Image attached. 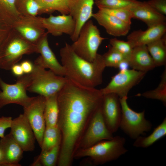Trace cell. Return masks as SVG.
<instances>
[{
	"label": "cell",
	"mask_w": 166,
	"mask_h": 166,
	"mask_svg": "<svg viewBox=\"0 0 166 166\" xmlns=\"http://www.w3.org/2000/svg\"><path fill=\"white\" fill-rule=\"evenodd\" d=\"M101 90L86 87L68 78L57 93V126L61 134L57 165L70 166L93 115L101 106Z\"/></svg>",
	"instance_id": "cell-1"
},
{
	"label": "cell",
	"mask_w": 166,
	"mask_h": 166,
	"mask_svg": "<svg viewBox=\"0 0 166 166\" xmlns=\"http://www.w3.org/2000/svg\"><path fill=\"white\" fill-rule=\"evenodd\" d=\"M60 54L67 78L89 87L95 88L102 83L106 67L102 55L98 53L94 61L89 62L78 55L67 43L60 49Z\"/></svg>",
	"instance_id": "cell-2"
},
{
	"label": "cell",
	"mask_w": 166,
	"mask_h": 166,
	"mask_svg": "<svg viewBox=\"0 0 166 166\" xmlns=\"http://www.w3.org/2000/svg\"><path fill=\"white\" fill-rule=\"evenodd\" d=\"M125 142L124 137L113 136L110 140L101 141L88 148L79 149L75 152L74 159L87 157L85 162L95 165L116 160L128 152L124 147Z\"/></svg>",
	"instance_id": "cell-3"
},
{
	"label": "cell",
	"mask_w": 166,
	"mask_h": 166,
	"mask_svg": "<svg viewBox=\"0 0 166 166\" xmlns=\"http://www.w3.org/2000/svg\"><path fill=\"white\" fill-rule=\"evenodd\" d=\"M37 53V45L24 38L12 28L0 48V68L10 70L25 54Z\"/></svg>",
	"instance_id": "cell-4"
},
{
	"label": "cell",
	"mask_w": 166,
	"mask_h": 166,
	"mask_svg": "<svg viewBox=\"0 0 166 166\" xmlns=\"http://www.w3.org/2000/svg\"><path fill=\"white\" fill-rule=\"evenodd\" d=\"M30 75L31 82L27 90L45 97L58 93L68 79L35 63Z\"/></svg>",
	"instance_id": "cell-5"
},
{
	"label": "cell",
	"mask_w": 166,
	"mask_h": 166,
	"mask_svg": "<svg viewBox=\"0 0 166 166\" xmlns=\"http://www.w3.org/2000/svg\"><path fill=\"white\" fill-rule=\"evenodd\" d=\"M105 39L101 36L99 30L93 21L89 20L81 27L77 39L71 45L79 56L93 62L98 54L100 45Z\"/></svg>",
	"instance_id": "cell-6"
},
{
	"label": "cell",
	"mask_w": 166,
	"mask_h": 166,
	"mask_svg": "<svg viewBox=\"0 0 166 166\" xmlns=\"http://www.w3.org/2000/svg\"><path fill=\"white\" fill-rule=\"evenodd\" d=\"M31 82L30 73L18 77L16 83L10 84L5 82L0 77V109L8 104H15L27 106L34 97L28 96L26 91Z\"/></svg>",
	"instance_id": "cell-7"
},
{
	"label": "cell",
	"mask_w": 166,
	"mask_h": 166,
	"mask_svg": "<svg viewBox=\"0 0 166 166\" xmlns=\"http://www.w3.org/2000/svg\"><path fill=\"white\" fill-rule=\"evenodd\" d=\"M128 97L120 98L121 115L119 128L131 138L135 139L151 129L152 125L145 117V111L137 112L128 105Z\"/></svg>",
	"instance_id": "cell-8"
},
{
	"label": "cell",
	"mask_w": 166,
	"mask_h": 166,
	"mask_svg": "<svg viewBox=\"0 0 166 166\" xmlns=\"http://www.w3.org/2000/svg\"><path fill=\"white\" fill-rule=\"evenodd\" d=\"M146 73L133 69L120 70L106 87L100 90L103 94L114 93L120 98L128 97L130 89L142 80Z\"/></svg>",
	"instance_id": "cell-9"
},
{
	"label": "cell",
	"mask_w": 166,
	"mask_h": 166,
	"mask_svg": "<svg viewBox=\"0 0 166 166\" xmlns=\"http://www.w3.org/2000/svg\"><path fill=\"white\" fill-rule=\"evenodd\" d=\"M113 137L105 123L101 106L92 117L78 150L88 148L101 141L110 140Z\"/></svg>",
	"instance_id": "cell-10"
},
{
	"label": "cell",
	"mask_w": 166,
	"mask_h": 166,
	"mask_svg": "<svg viewBox=\"0 0 166 166\" xmlns=\"http://www.w3.org/2000/svg\"><path fill=\"white\" fill-rule=\"evenodd\" d=\"M45 102V97L39 95L34 97L30 104L23 108V114L28 120L40 147L46 128L44 116Z\"/></svg>",
	"instance_id": "cell-11"
},
{
	"label": "cell",
	"mask_w": 166,
	"mask_h": 166,
	"mask_svg": "<svg viewBox=\"0 0 166 166\" xmlns=\"http://www.w3.org/2000/svg\"><path fill=\"white\" fill-rule=\"evenodd\" d=\"M10 128V133L24 152H31L34 150L35 136L23 113L12 119Z\"/></svg>",
	"instance_id": "cell-12"
},
{
	"label": "cell",
	"mask_w": 166,
	"mask_h": 166,
	"mask_svg": "<svg viewBox=\"0 0 166 166\" xmlns=\"http://www.w3.org/2000/svg\"><path fill=\"white\" fill-rule=\"evenodd\" d=\"M101 108L106 126L112 133H115L119 128L121 117L119 97L114 93L103 94Z\"/></svg>",
	"instance_id": "cell-13"
},
{
	"label": "cell",
	"mask_w": 166,
	"mask_h": 166,
	"mask_svg": "<svg viewBox=\"0 0 166 166\" xmlns=\"http://www.w3.org/2000/svg\"><path fill=\"white\" fill-rule=\"evenodd\" d=\"M12 27L26 39L36 44L46 32L37 16L21 15Z\"/></svg>",
	"instance_id": "cell-14"
},
{
	"label": "cell",
	"mask_w": 166,
	"mask_h": 166,
	"mask_svg": "<svg viewBox=\"0 0 166 166\" xmlns=\"http://www.w3.org/2000/svg\"><path fill=\"white\" fill-rule=\"evenodd\" d=\"M39 18L42 26L48 34L54 36L65 34L71 37L74 33L76 23L69 14H61L57 16L51 14L48 18L39 17Z\"/></svg>",
	"instance_id": "cell-15"
},
{
	"label": "cell",
	"mask_w": 166,
	"mask_h": 166,
	"mask_svg": "<svg viewBox=\"0 0 166 166\" xmlns=\"http://www.w3.org/2000/svg\"><path fill=\"white\" fill-rule=\"evenodd\" d=\"M48 34L46 32L36 44L37 53L41 55L35 60L34 63L45 69H49L57 75L65 76L63 66L58 61L49 46L47 38Z\"/></svg>",
	"instance_id": "cell-16"
},
{
	"label": "cell",
	"mask_w": 166,
	"mask_h": 166,
	"mask_svg": "<svg viewBox=\"0 0 166 166\" xmlns=\"http://www.w3.org/2000/svg\"><path fill=\"white\" fill-rule=\"evenodd\" d=\"M0 166H21L24 151L9 133L0 140Z\"/></svg>",
	"instance_id": "cell-17"
},
{
	"label": "cell",
	"mask_w": 166,
	"mask_h": 166,
	"mask_svg": "<svg viewBox=\"0 0 166 166\" xmlns=\"http://www.w3.org/2000/svg\"><path fill=\"white\" fill-rule=\"evenodd\" d=\"M94 0H76L69 13L74 20L76 27L74 33L70 37L73 42L77 39L80 31L84 24L93 17Z\"/></svg>",
	"instance_id": "cell-18"
},
{
	"label": "cell",
	"mask_w": 166,
	"mask_h": 166,
	"mask_svg": "<svg viewBox=\"0 0 166 166\" xmlns=\"http://www.w3.org/2000/svg\"><path fill=\"white\" fill-rule=\"evenodd\" d=\"M93 17L108 34L114 36H125L131 29V25L99 10L93 13Z\"/></svg>",
	"instance_id": "cell-19"
},
{
	"label": "cell",
	"mask_w": 166,
	"mask_h": 166,
	"mask_svg": "<svg viewBox=\"0 0 166 166\" xmlns=\"http://www.w3.org/2000/svg\"><path fill=\"white\" fill-rule=\"evenodd\" d=\"M166 24L164 22L152 27H148L145 30H134L127 37V41L132 47L147 45L161 38L166 34Z\"/></svg>",
	"instance_id": "cell-20"
},
{
	"label": "cell",
	"mask_w": 166,
	"mask_h": 166,
	"mask_svg": "<svg viewBox=\"0 0 166 166\" xmlns=\"http://www.w3.org/2000/svg\"><path fill=\"white\" fill-rule=\"evenodd\" d=\"M132 18L140 20L146 24L148 27L164 22L166 17L148 5L145 1L139 3L129 9Z\"/></svg>",
	"instance_id": "cell-21"
},
{
	"label": "cell",
	"mask_w": 166,
	"mask_h": 166,
	"mask_svg": "<svg viewBox=\"0 0 166 166\" xmlns=\"http://www.w3.org/2000/svg\"><path fill=\"white\" fill-rule=\"evenodd\" d=\"M132 69L147 73L156 67L146 45L134 47L128 61Z\"/></svg>",
	"instance_id": "cell-22"
},
{
	"label": "cell",
	"mask_w": 166,
	"mask_h": 166,
	"mask_svg": "<svg viewBox=\"0 0 166 166\" xmlns=\"http://www.w3.org/2000/svg\"><path fill=\"white\" fill-rule=\"evenodd\" d=\"M40 7L39 14H51L57 11L61 14H69L76 0H36Z\"/></svg>",
	"instance_id": "cell-23"
},
{
	"label": "cell",
	"mask_w": 166,
	"mask_h": 166,
	"mask_svg": "<svg viewBox=\"0 0 166 166\" xmlns=\"http://www.w3.org/2000/svg\"><path fill=\"white\" fill-rule=\"evenodd\" d=\"M146 46L156 67L165 65L166 63V34Z\"/></svg>",
	"instance_id": "cell-24"
},
{
	"label": "cell",
	"mask_w": 166,
	"mask_h": 166,
	"mask_svg": "<svg viewBox=\"0 0 166 166\" xmlns=\"http://www.w3.org/2000/svg\"><path fill=\"white\" fill-rule=\"evenodd\" d=\"M166 135V118L154 129L147 136H139L134 142L133 145L137 148H147Z\"/></svg>",
	"instance_id": "cell-25"
},
{
	"label": "cell",
	"mask_w": 166,
	"mask_h": 166,
	"mask_svg": "<svg viewBox=\"0 0 166 166\" xmlns=\"http://www.w3.org/2000/svg\"><path fill=\"white\" fill-rule=\"evenodd\" d=\"M57 93L45 97L44 116L46 127L57 125L59 115Z\"/></svg>",
	"instance_id": "cell-26"
},
{
	"label": "cell",
	"mask_w": 166,
	"mask_h": 166,
	"mask_svg": "<svg viewBox=\"0 0 166 166\" xmlns=\"http://www.w3.org/2000/svg\"><path fill=\"white\" fill-rule=\"evenodd\" d=\"M16 0H0V20L12 27L21 15L15 6Z\"/></svg>",
	"instance_id": "cell-27"
},
{
	"label": "cell",
	"mask_w": 166,
	"mask_h": 166,
	"mask_svg": "<svg viewBox=\"0 0 166 166\" xmlns=\"http://www.w3.org/2000/svg\"><path fill=\"white\" fill-rule=\"evenodd\" d=\"M61 143L47 150L41 151L31 165L33 166H54L57 165Z\"/></svg>",
	"instance_id": "cell-28"
},
{
	"label": "cell",
	"mask_w": 166,
	"mask_h": 166,
	"mask_svg": "<svg viewBox=\"0 0 166 166\" xmlns=\"http://www.w3.org/2000/svg\"><path fill=\"white\" fill-rule=\"evenodd\" d=\"M61 134L57 125L46 127L43 137L41 151L49 149L61 142Z\"/></svg>",
	"instance_id": "cell-29"
},
{
	"label": "cell",
	"mask_w": 166,
	"mask_h": 166,
	"mask_svg": "<svg viewBox=\"0 0 166 166\" xmlns=\"http://www.w3.org/2000/svg\"><path fill=\"white\" fill-rule=\"evenodd\" d=\"M143 97L148 99L161 101L166 105V69L163 71L161 81L158 86L154 89L146 91L141 94Z\"/></svg>",
	"instance_id": "cell-30"
},
{
	"label": "cell",
	"mask_w": 166,
	"mask_h": 166,
	"mask_svg": "<svg viewBox=\"0 0 166 166\" xmlns=\"http://www.w3.org/2000/svg\"><path fill=\"white\" fill-rule=\"evenodd\" d=\"M140 2L137 0H95L94 3L98 9H129Z\"/></svg>",
	"instance_id": "cell-31"
},
{
	"label": "cell",
	"mask_w": 166,
	"mask_h": 166,
	"mask_svg": "<svg viewBox=\"0 0 166 166\" xmlns=\"http://www.w3.org/2000/svg\"><path fill=\"white\" fill-rule=\"evenodd\" d=\"M15 6L22 15L37 16L40 14V7L36 0H16Z\"/></svg>",
	"instance_id": "cell-32"
},
{
	"label": "cell",
	"mask_w": 166,
	"mask_h": 166,
	"mask_svg": "<svg viewBox=\"0 0 166 166\" xmlns=\"http://www.w3.org/2000/svg\"><path fill=\"white\" fill-rule=\"evenodd\" d=\"M102 56L106 67L118 68L123 61L126 60L128 61L110 45L108 51L102 55Z\"/></svg>",
	"instance_id": "cell-33"
},
{
	"label": "cell",
	"mask_w": 166,
	"mask_h": 166,
	"mask_svg": "<svg viewBox=\"0 0 166 166\" xmlns=\"http://www.w3.org/2000/svg\"><path fill=\"white\" fill-rule=\"evenodd\" d=\"M109 44L113 48L129 61L133 48L128 41H124L114 38L110 40Z\"/></svg>",
	"instance_id": "cell-34"
},
{
	"label": "cell",
	"mask_w": 166,
	"mask_h": 166,
	"mask_svg": "<svg viewBox=\"0 0 166 166\" xmlns=\"http://www.w3.org/2000/svg\"><path fill=\"white\" fill-rule=\"evenodd\" d=\"M99 10L111 15L131 25L132 17L129 9H98Z\"/></svg>",
	"instance_id": "cell-35"
},
{
	"label": "cell",
	"mask_w": 166,
	"mask_h": 166,
	"mask_svg": "<svg viewBox=\"0 0 166 166\" xmlns=\"http://www.w3.org/2000/svg\"><path fill=\"white\" fill-rule=\"evenodd\" d=\"M146 2L161 14H166V0H149Z\"/></svg>",
	"instance_id": "cell-36"
},
{
	"label": "cell",
	"mask_w": 166,
	"mask_h": 166,
	"mask_svg": "<svg viewBox=\"0 0 166 166\" xmlns=\"http://www.w3.org/2000/svg\"><path fill=\"white\" fill-rule=\"evenodd\" d=\"M10 117L2 116L0 117V137L2 138L5 136V130L10 128L12 120Z\"/></svg>",
	"instance_id": "cell-37"
},
{
	"label": "cell",
	"mask_w": 166,
	"mask_h": 166,
	"mask_svg": "<svg viewBox=\"0 0 166 166\" xmlns=\"http://www.w3.org/2000/svg\"><path fill=\"white\" fill-rule=\"evenodd\" d=\"M12 28L0 20V40L4 39Z\"/></svg>",
	"instance_id": "cell-38"
},
{
	"label": "cell",
	"mask_w": 166,
	"mask_h": 166,
	"mask_svg": "<svg viewBox=\"0 0 166 166\" xmlns=\"http://www.w3.org/2000/svg\"><path fill=\"white\" fill-rule=\"evenodd\" d=\"M25 74L30 73L32 71L34 65L30 61L25 60L20 64Z\"/></svg>",
	"instance_id": "cell-39"
},
{
	"label": "cell",
	"mask_w": 166,
	"mask_h": 166,
	"mask_svg": "<svg viewBox=\"0 0 166 166\" xmlns=\"http://www.w3.org/2000/svg\"><path fill=\"white\" fill-rule=\"evenodd\" d=\"M10 69L14 75L18 77L25 74L20 64L16 63Z\"/></svg>",
	"instance_id": "cell-40"
},
{
	"label": "cell",
	"mask_w": 166,
	"mask_h": 166,
	"mask_svg": "<svg viewBox=\"0 0 166 166\" xmlns=\"http://www.w3.org/2000/svg\"><path fill=\"white\" fill-rule=\"evenodd\" d=\"M1 158H2V154H1V152L0 150V160L1 159Z\"/></svg>",
	"instance_id": "cell-41"
},
{
	"label": "cell",
	"mask_w": 166,
	"mask_h": 166,
	"mask_svg": "<svg viewBox=\"0 0 166 166\" xmlns=\"http://www.w3.org/2000/svg\"><path fill=\"white\" fill-rule=\"evenodd\" d=\"M3 40V39H2V40H0V46H1V45L2 42V40Z\"/></svg>",
	"instance_id": "cell-42"
}]
</instances>
